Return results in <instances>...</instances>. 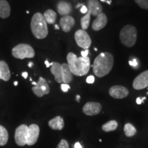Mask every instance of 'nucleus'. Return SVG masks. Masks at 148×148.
Wrapping results in <instances>:
<instances>
[{"instance_id": "9", "label": "nucleus", "mask_w": 148, "mask_h": 148, "mask_svg": "<svg viewBox=\"0 0 148 148\" xmlns=\"http://www.w3.org/2000/svg\"><path fill=\"white\" fill-rule=\"evenodd\" d=\"M132 86L136 90H141L148 87V70L142 72L136 77L133 81Z\"/></svg>"}, {"instance_id": "32", "label": "nucleus", "mask_w": 148, "mask_h": 148, "mask_svg": "<svg viewBox=\"0 0 148 148\" xmlns=\"http://www.w3.org/2000/svg\"><path fill=\"white\" fill-rule=\"evenodd\" d=\"M88 53H89V50H88V49H85V50L81 51V56H82V57H88Z\"/></svg>"}, {"instance_id": "18", "label": "nucleus", "mask_w": 148, "mask_h": 148, "mask_svg": "<svg viewBox=\"0 0 148 148\" xmlns=\"http://www.w3.org/2000/svg\"><path fill=\"white\" fill-rule=\"evenodd\" d=\"M11 73L8 64L3 60H0V79L3 81H8L10 78Z\"/></svg>"}, {"instance_id": "5", "label": "nucleus", "mask_w": 148, "mask_h": 148, "mask_svg": "<svg viewBox=\"0 0 148 148\" xmlns=\"http://www.w3.org/2000/svg\"><path fill=\"white\" fill-rule=\"evenodd\" d=\"M12 54L14 58L18 59L32 58L34 57L35 52L33 47L28 44H18L13 47Z\"/></svg>"}, {"instance_id": "28", "label": "nucleus", "mask_w": 148, "mask_h": 148, "mask_svg": "<svg viewBox=\"0 0 148 148\" xmlns=\"http://www.w3.org/2000/svg\"><path fill=\"white\" fill-rule=\"evenodd\" d=\"M56 148H69V145L67 140H66L65 139L61 140Z\"/></svg>"}, {"instance_id": "17", "label": "nucleus", "mask_w": 148, "mask_h": 148, "mask_svg": "<svg viewBox=\"0 0 148 148\" xmlns=\"http://www.w3.org/2000/svg\"><path fill=\"white\" fill-rule=\"evenodd\" d=\"M62 69V79L63 84H69L73 80V74L70 71V69L66 63L61 64Z\"/></svg>"}, {"instance_id": "2", "label": "nucleus", "mask_w": 148, "mask_h": 148, "mask_svg": "<svg viewBox=\"0 0 148 148\" xmlns=\"http://www.w3.org/2000/svg\"><path fill=\"white\" fill-rule=\"evenodd\" d=\"M114 64L113 56L109 52L100 53L96 57L92 64V71L96 76L102 77L108 75Z\"/></svg>"}, {"instance_id": "41", "label": "nucleus", "mask_w": 148, "mask_h": 148, "mask_svg": "<svg viewBox=\"0 0 148 148\" xmlns=\"http://www.w3.org/2000/svg\"><path fill=\"white\" fill-rule=\"evenodd\" d=\"M32 84L33 85H34V86H36V84H37V82H32Z\"/></svg>"}, {"instance_id": "46", "label": "nucleus", "mask_w": 148, "mask_h": 148, "mask_svg": "<svg viewBox=\"0 0 148 148\" xmlns=\"http://www.w3.org/2000/svg\"><path fill=\"white\" fill-rule=\"evenodd\" d=\"M26 12H27V14H29V11H26Z\"/></svg>"}, {"instance_id": "35", "label": "nucleus", "mask_w": 148, "mask_h": 148, "mask_svg": "<svg viewBox=\"0 0 148 148\" xmlns=\"http://www.w3.org/2000/svg\"><path fill=\"white\" fill-rule=\"evenodd\" d=\"M27 75H28V73H27V72H23V73H22V76H23L25 79L27 78Z\"/></svg>"}, {"instance_id": "38", "label": "nucleus", "mask_w": 148, "mask_h": 148, "mask_svg": "<svg viewBox=\"0 0 148 148\" xmlns=\"http://www.w3.org/2000/svg\"><path fill=\"white\" fill-rule=\"evenodd\" d=\"M82 5H83V3H78V4H77V5H76V6H75V8H79V7L82 6Z\"/></svg>"}, {"instance_id": "21", "label": "nucleus", "mask_w": 148, "mask_h": 148, "mask_svg": "<svg viewBox=\"0 0 148 148\" xmlns=\"http://www.w3.org/2000/svg\"><path fill=\"white\" fill-rule=\"evenodd\" d=\"M10 6L6 0H0V17L8 18L10 14Z\"/></svg>"}, {"instance_id": "6", "label": "nucleus", "mask_w": 148, "mask_h": 148, "mask_svg": "<svg viewBox=\"0 0 148 148\" xmlns=\"http://www.w3.org/2000/svg\"><path fill=\"white\" fill-rule=\"evenodd\" d=\"M74 38L77 45L84 49H87L91 45V39L89 34L84 29H78L74 34Z\"/></svg>"}, {"instance_id": "36", "label": "nucleus", "mask_w": 148, "mask_h": 148, "mask_svg": "<svg viewBox=\"0 0 148 148\" xmlns=\"http://www.w3.org/2000/svg\"><path fill=\"white\" fill-rule=\"evenodd\" d=\"M45 64H46V66H47V68H48V67H49V66H51V65H50V63H49V62H48V60H46L45 61Z\"/></svg>"}, {"instance_id": "12", "label": "nucleus", "mask_w": 148, "mask_h": 148, "mask_svg": "<svg viewBox=\"0 0 148 148\" xmlns=\"http://www.w3.org/2000/svg\"><path fill=\"white\" fill-rule=\"evenodd\" d=\"M109 94L111 97L114 99H123V98L127 97L129 91L125 86L115 85V86H112V87L110 88Z\"/></svg>"}, {"instance_id": "42", "label": "nucleus", "mask_w": 148, "mask_h": 148, "mask_svg": "<svg viewBox=\"0 0 148 148\" xmlns=\"http://www.w3.org/2000/svg\"><path fill=\"white\" fill-rule=\"evenodd\" d=\"M106 2L108 3V4H111V1H106Z\"/></svg>"}, {"instance_id": "26", "label": "nucleus", "mask_w": 148, "mask_h": 148, "mask_svg": "<svg viewBox=\"0 0 148 148\" xmlns=\"http://www.w3.org/2000/svg\"><path fill=\"white\" fill-rule=\"evenodd\" d=\"M138 6L143 9L148 10V0H134Z\"/></svg>"}, {"instance_id": "40", "label": "nucleus", "mask_w": 148, "mask_h": 148, "mask_svg": "<svg viewBox=\"0 0 148 148\" xmlns=\"http://www.w3.org/2000/svg\"><path fill=\"white\" fill-rule=\"evenodd\" d=\"M79 98H80V96H79V95H77L76 96V99H77V101H79Z\"/></svg>"}, {"instance_id": "8", "label": "nucleus", "mask_w": 148, "mask_h": 148, "mask_svg": "<svg viewBox=\"0 0 148 148\" xmlns=\"http://www.w3.org/2000/svg\"><path fill=\"white\" fill-rule=\"evenodd\" d=\"M28 126L25 124H22L16 127L14 134V139L16 143L19 146L26 145Z\"/></svg>"}, {"instance_id": "14", "label": "nucleus", "mask_w": 148, "mask_h": 148, "mask_svg": "<svg viewBox=\"0 0 148 148\" xmlns=\"http://www.w3.org/2000/svg\"><path fill=\"white\" fill-rule=\"evenodd\" d=\"M87 8L91 15L97 16L102 12L103 8L97 0H87Z\"/></svg>"}, {"instance_id": "27", "label": "nucleus", "mask_w": 148, "mask_h": 148, "mask_svg": "<svg viewBox=\"0 0 148 148\" xmlns=\"http://www.w3.org/2000/svg\"><path fill=\"white\" fill-rule=\"evenodd\" d=\"M129 64L135 69H137L139 67V62L136 58H133L132 60H130Z\"/></svg>"}, {"instance_id": "22", "label": "nucleus", "mask_w": 148, "mask_h": 148, "mask_svg": "<svg viewBox=\"0 0 148 148\" xmlns=\"http://www.w3.org/2000/svg\"><path fill=\"white\" fill-rule=\"evenodd\" d=\"M43 16L47 23L49 24L55 23L57 18V14L56 13V12L53 10H51V9H48V10H46L44 12Z\"/></svg>"}, {"instance_id": "23", "label": "nucleus", "mask_w": 148, "mask_h": 148, "mask_svg": "<svg viewBox=\"0 0 148 148\" xmlns=\"http://www.w3.org/2000/svg\"><path fill=\"white\" fill-rule=\"evenodd\" d=\"M118 127V123L115 120H111L107 122V123H104L102 125V130L104 132H111V131H114Z\"/></svg>"}, {"instance_id": "43", "label": "nucleus", "mask_w": 148, "mask_h": 148, "mask_svg": "<svg viewBox=\"0 0 148 148\" xmlns=\"http://www.w3.org/2000/svg\"><path fill=\"white\" fill-rule=\"evenodd\" d=\"M14 84L15 85V86H16V85L18 84V82H14Z\"/></svg>"}, {"instance_id": "15", "label": "nucleus", "mask_w": 148, "mask_h": 148, "mask_svg": "<svg viewBox=\"0 0 148 148\" xmlns=\"http://www.w3.org/2000/svg\"><path fill=\"white\" fill-rule=\"evenodd\" d=\"M108 18L106 14L103 12L97 16V17L92 23V29L94 31H99L106 25Z\"/></svg>"}, {"instance_id": "29", "label": "nucleus", "mask_w": 148, "mask_h": 148, "mask_svg": "<svg viewBox=\"0 0 148 148\" xmlns=\"http://www.w3.org/2000/svg\"><path fill=\"white\" fill-rule=\"evenodd\" d=\"M61 89L63 92H67L70 89V86L67 84H61Z\"/></svg>"}, {"instance_id": "37", "label": "nucleus", "mask_w": 148, "mask_h": 148, "mask_svg": "<svg viewBox=\"0 0 148 148\" xmlns=\"http://www.w3.org/2000/svg\"><path fill=\"white\" fill-rule=\"evenodd\" d=\"M33 65H34V63H33L32 62H29V64H28V66H29V68L32 67Z\"/></svg>"}, {"instance_id": "34", "label": "nucleus", "mask_w": 148, "mask_h": 148, "mask_svg": "<svg viewBox=\"0 0 148 148\" xmlns=\"http://www.w3.org/2000/svg\"><path fill=\"white\" fill-rule=\"evenodd\" d=\"M74 148H82V147L79 142H77V143H75V145H74Z\"/></svg>"}, {"instance_id": "39", "label": "nucleus", "mask_w": 148, "mask_h": 148, "mask_svg": "<svg viewBox=\"0 0 148 148\" xmlns=\"http://www.w3.org/2000/svg\"><path fill=\"white\" fill-rule=\"evenodd\" d=\"M54 27H55L56 29H60V27H59V26L58 25H57V24H56V25H54Z\"/></svg>"}, {"instance_id": "44", "label": "nucleus", "mask_w": 148, "mask_h": 148, "mask_svg": "<svg viewBox=\"0 0 148 148\" xmlns=\"http://www.w3.org/2000/svg\"><path fill=\"white\" fill-rule=\"evenodd\" d=\"M101 1H102V2H104V1H106V0H100Z\"/></svg>"}, {"instance_id": "30", "label": "nucleus", "mask_w": 148, "mask_h": 148, "mask_svg": "<svg viewBox=\"0 0 148 148\" xmlns=\"http://www.w3.org/2000/svg\"><path fill=\"white\" fill-rule=\"evenodd\" d=\"M95 77H94L93 75H89V76L87 77V78L86 79V82H87L88 84H92V83H94V82H95Z\"/></svg>"}, {"instance_id": "31", "label": "nucleus", "mask_w": 148, "mask_h": 148, "mask_svg": "<svg viewBox=\"0 0 148 148\" xmlns=\"http://www.w3.org/2000/svg\"><path fill=\"white\" fill-rule=\"evenodd\" d=\"M87 11H88L87 6H86V5L83 3V5L81 6V8H80V12L83 14H86Z\"/></svg>"}, {"instance_id": "16", "label": "nucleus", "mask_w": 148, "mask_h": 148, "mask_svg": "<svg viewBox=\"0 0 148 148\" xmlns=\"http://www.w3.org/2000/svg\"><path fill=\"white\" fill-rule=\"evenodd\" d=\"M57 10L59 14L62 16L69 15L72 12V5L70 3L65 1H58L57 4Z\"/></svg>"}, {"instance_id": "25", "label": "nucleus", "mask_w": 148, "mask_h": 148, "mask_svg": "<svg viewBox=\"0 0 148 148\" xmlns=\"http://www.w3.org/2000/svg\"><path fill=\"white\" fill-rule=\"evenodd\" d=\"M123 131H124L125 135L127 137H131V136H134L136 133V129L135 128L134 125L130 123H125Z\"/></svg>"}, {"instance_id": "7", "label": "nucleus", "mask_w": 148, "mask_h": 148, "mask_svg": "<svg viewBox=\"0 0 148 148\" xmlns=\"http://www.w3.org/2000/svg\"><path fill=\"white\" fill-rule=\"evenodd\" d=\"M32 90L37 97H42L45 95H47L50 92V88L47 81L43 77H40L36 86H33Z\"/></svg>"}, {"instance_id": "3", "label": "nucleus", "mask_w": 148, "mask_h": 148, "mask_svg": "<svg viewBox=\"0 0 148 148\" xmlns=\"http://www.w3.org/2000/svg\"><path fill=\"white\" fill-rule=\"evenodd\" d=\"M30 26L33 35L38 39H43L47 36V23L40 12H36L33 15Z\"/></svg>"}, {"instance_id": "33", "label": "nucleus", "mask_w": 148, "mask_h": 148, "mask_svg": "<svg viewBox=\"0 0 148 148\" xmlns=\"http://www.w3.org/2000/svg\"><path fill=\"white\" fill-rule=\"evenodd\" d=\"M145 99H146L145 97H142V98L137 97V98H136V103H137V104H141L142 102H143V101L145 100Z\"/></svg>"}, {"instance_id": "19", "label": "nucleus", "mask_w": 148, "mask_h": 148, "mask_svg": "<svg viewBox=\"0 0 148 148\" xmlns=\"http://www.w3.org/2000/svg\"><path fill=\"white\" fill-rule=\"evenodd\" d=\"M49 126L55 130H62L64 126V119L60 116H57L51 119L48 123Z\"/></svg>"}, {"instance_id": "10", "label": "nucleus", "mask_w": 148, "mask_h": 148, "mask_svg": "<svg viewBox=\"0 0 148 148\" xmlns=\"http://www.w3.org/2000/svg\"><path fill=\"white\" fill-rule=\"evenodd\" d=\"M40 133V128L38 125L31 124L28 126V132H27V145H33L37 142Z\"/></svg>"}, {"instance_id": "13", "label": "nucleus", "mask_w": 148, "mask_h": 148, "mask_svg": "<svg viewBox=\"0 0 148 148\" xmlns=\"http://www.w3.org/2000/svg\"><path fill=\"white\" fill-rule=\"evenodd\" d=\"M75 19L70 15L63 16L60 19V25L64 32H69L75 25Z\"/></svg>"}, {"instance_id": "45", "label": "nucleus", "mask_w": 148, "mask_h": 148, "mask_svg": "<svg viewBox=\"0 0 148 148\" xmlns=\"http://www.w3.org/2000/svg\"><path fill=\"white\" fill-rule=\"evenodd\" d=\"M95 49V50L96 51H97V48H95V49Z\"/></svg>"}, {"instance_id": "24", "label": "nucleus", "mask_w": 148, "mask_h": 148, "mask_svg": "<svg viewBox=\"0 0 148 148\" xmlns=\"http://www.w3.org/2000/svg\"><path fill=\"white\" fill-rule=\"evenodd\" d=\"M8 133L6 129L0 125V146H3L8 143Z\"/></svg>"}, {"instance_id": "20", "label": "nucleus", "mask_w": 148, "mask_h": 148, "mask_svg": "<svg viewBox=\"0 0 148 148\" xmlns=\"http://www.w3.org/2000/svg\"><path fill=\"white\" fill-rule=\"evenodd\" d=\"M51 73L54 75L55 80L58 83H62V69L61 64L58 62H53V65L51 66Z\"/></svg>"}, {"instance_id": "11", "label": "nucleus", "mask_w": 148, "mask_h": 148, "mask_svg": "<svg viewBox=\"0 0 148 148\" xmlns=\"http://www.w3.org/2000/svg\"><path fill=\"white\" fill-rule=\"evenodd\" d=\"M101 105L95 101H89L86 103L82 108L83 112L88 116L97 115L101 112Z\"/></svg>"}, {"instance_id": "1", "label": "nucleus", "mask_w": 148, "mask_h": 148, "mask_svg": "<svg viewBox=\"0 0 148 148\" xmlns=\"http://www.w3.org/2000/svg\"><path fill=\"white\" fill-rule=\"evenodd\" d=\"M67 64L73 75L83 76L88 73L90 61L88 57H77L75 53L70 52L66 56Z\"/></svg>"}, {"instance_id": "4", "label": "nucleus", "mask_w": 148, "mask_h": 148, "mask_svg": "<svg viewBox=\"0 0 148 148\" xmlns=\"http://www.w3.org/2000/svg\"><path fill=\"white\" fill-rule=\"evenodd\" d=\"M137 30L131 25H126L120 31V40L123 45L127 47H132L137 40Z\"/></svg>"}]
</instances>
